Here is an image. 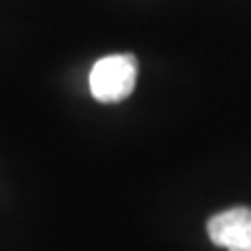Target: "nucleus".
<instances>
[{
    "label": "nucleus",
    "mask_w": 251,
    "mask_h": 251,
    "mask_svg": "<svg viewBox=\"0 0 251 251\" xmlns=\"http://www.w3.org/2000/svg\"><path fill=\"white\" fill-rule=\"evenodd\" d=\"M136 59L132 54H109L99 59L90 72V92L100 103H120L136 86Z\"/></svg>",
    "instance_id": "obj_1"
},
{
    "label": "nucleus",
    "mask_w": 251,
    "mask_h": 251,
    "mask_svg": "<svg viewBox=\"0 0 251 251\" xmlns=\"http://www.w3.org/2000/svg\"><path fill=\"white\" fill-rule=\"evenodd\" d=\"M207 234L218 247L228 251H251V209L232 207L211 216Z\"/></svg>",
    "instance_id": "obj_2"
}]
</instances>
